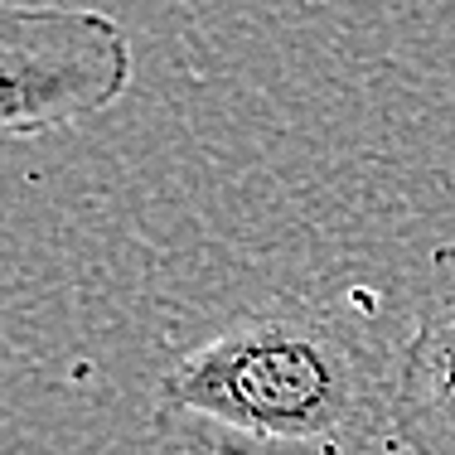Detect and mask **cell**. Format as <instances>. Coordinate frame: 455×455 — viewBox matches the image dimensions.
I'll return each mask as SVG.
<instances>
[{
  "label": "cell",
  "mask_w": 455,
  "mask_h": 455,
  "mask_svg": "<svg viewBox=\"0 0 455 455\" xmlns=\"http://www.w3.org/2000/svg\"><path fill=\"white\" fill-rule=\"evenodd\" d=\"M150 431L180 455H368L393 431V359L344 310L267 296L156 378Z\"/></svg>",
  "instance_id": "1"
},
{
  "label": "cell",
  "mask_w": 455,
  "mask_h": 455,
  "mask_svg": "<svg viewBox=\"0 0 455 455\" xmlns=\"http://www.w3.org/2000/svg\"><path fill=\"white\" fill-rule=\"evenodd\" d=\"M132 68V39L107 10L0 0V136H49L112 112Z\"/></svg>",
  "instance_id": "2"
},
{
  "label": "cell",
  "mask_w": 455,
  "mask_h": 455,
  "mask_svg": "<svg viewBox=\"0 0 455 455\" xmlns=\"http://www.w3.org/2000/svg\"><path fill=\"white\" fill-rule=\"evenodd\" d=\"M393 436L407 455H455V243L431 252L411 334L393 359Z\"/></svg>",
  "instance_id": "3"
}]
</instances>
